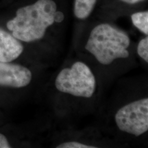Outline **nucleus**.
<instances>
[{"label":"nucleus","mask_w":148,"mask_h":148,"mask_svg":"<svg viewBox=\"0 0 148 148\" xmlns=\"http://www.w3.org/2000/svg\"><path fill=\"white\" fill-rule=\"evenodd\" d=\"M63 19L64 14L53 0H37L18 8L6 26L18 40L29 42L42 39L48 27Z\"/></svg>","instance_id":"nucleus-1"},{"label":"nucleus","mask_w":148,"mask_h":148,"mask_svg":"<svg viewBox=\"0 0 148 148\" xmlns=\"http://www.w3.org/2000/svg\"><path fill=\"white\" fill-rule=\"evenodd\" d=\"M130 39L126 33L108 23L96 25L90 32L85 49L98 62L108 65L116 59L126 58Z\"/></svg>","instance_id":"nucleus-2"},{"label":"nucleus","mask_w":148,"mask_h":148,"mask_svg":"<svg viewBox=\"0 0 148 148\" xmlns=\"http://www.w3.org/2000/svg\"><path fill=\"white\" fill-rule=\"evenodd\" d=\"M57 90L77 97H91L96 88V79L88 66L77 61L71 67L64 68L55 81Z\"/></svg>","instance_id":"nucleus-3"},{"label":"nucleus","mask_w":148,"mask_h":148,"mask_svg":"<svg viewBox=\"0 0 148 148\" xmlns=\"http://www.w3.org/2000/svg\"><path fill=\"white\" fill-rule=\"evenodd\" d=\"M120 130L138 136L148 130V98L138 99L122 106L114 116Z\"/></svg>","instance_id":"nucleus-4"},{"label":"nucleus","mask_w":148,"mask_h":148,"mask_svg":"<svg viewBox=\"0 0 148 148\" xmlns=\"http://www.w3.org/2000/svg\"><path fill=\"white\" fill-rule=\"evenodd\" d=\"M32 72L20 64L0 62V85L14 88L26 86L32 80Z\"/></svg>","instance_id":"nucleus-5"},{"label":"nucleus","mask_w":148,"mask_h":148,"mask_svg":"<svg viewBox=\"0 0 148 148\" xmlns=\"http://www.w3.org/2000/svg\"><path fill=\"white\" fill-rule=\"evenodd\" d=\"M23 46L13 35L0 28V62H10L20 56Z\"/></svg>","instance_id":"nucleus-6"},{"label":"nucleus","mask_w":148,"mask_h":148,"mask_svg":"<svg viewBox=\"0 0 148 148\" xmlns=\"http://www.w3.org/2000/svg\"><path fill=\"white\" fill-rule=\"evenodd\" d=\"M97 0H74L73 14L78 19L88 18L95 8Z\"/></svg>","instance_id":"nucleus-7"},{"label":"nucleus","mask_w":148,"mask_h":148,"mask_svg":"<svg viewBox=\"0 0 148 148\" xmlns=\"http://www.w3.org/2000/svg\"><path fill=\"white\" fill-rule=\"evenodd\" d=\"M133 25L144 34H148V12L147 10L135 12L131 16Z\"/></svg>","instance_id":"nucleus-8"},{"label":"nucleus","mask_w":148,"mask_h":148,"mask_svg":"<svg viewBox=\"0 0 148 148\" xmlns=\"http://www.w3.org/2000/svg\"><path fill=\"white\" fill-rule=\"evenodd\" d=\"M137 53L140 58L148 62V37L146 36L138 42Z\"/></svg>","instance_id":"nucleus-9"},{"label":"nucleus","mask_w":148,"mask_h":148,"mask_svg":"<svg viewBox=\"0 0 148 148\" xmlns=\"http://www.w3.org/2000/svg\"><path fill=\"white\" fill-rule=\"evenodd\" d=\"M57 148H95V146L88 145L77 141L64 142L56 146Z\"/></svg>","instance_id":"nucleus-10"},{"label":"nucleus","mask_w":148,"mask_h":148,"mask_svg":"<svg viewBox=\"0 0 148 148\" xmlns=\"http://www.w3.org/2000/svg\"><path fill=\"white\" fill-rule=\"evenodd\" d=\"M11 146L4 135L0 134V148H10Z\"/></svg>","instance_id":"nucleus-11"},{"label":"nucleus","mask_w":148,"mask_h":148,"mask_svg":"<svg viewBox=\"0 0 148 148\" xmlns=\"http://www.w3.org/2000/svg\"><path fill=\"white\" fill-rule=\"evenodd\" d=\"M123 2L128 3V4H135V3H138L142 1H145V0H121Z\"/></svg>","instance_id":"nucleus-12"}]
</instances>
